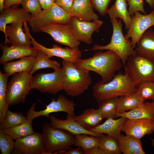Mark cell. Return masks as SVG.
Returning <instances> with one entry per match:
<instances>
[{"instance_id": "1", "label": "cell", "mask_w": 154, "mask_h": 154, "mask_svg": "<svg viewBox=\"0 0 154 154\" xmlns=\"http://www.w3.org/2000/svg\"><path fill=\"white\" fill-rule=\"evenodd\" d=\"M74 64L77 68L97 73L104 83L110 81L115 72L123 66L117 54L109 50L104 52L99 51L91 57L81 58Z\"/></svg>"}, {"instance_id": "2", "label": "cell", "mask_w": 154, "mask_h": 154, "mask_svg": "<svg viewBox=\"0 0 154 154\" xmlns=\"http://www.w3.org/2000/svg\"><path fill=\"white\" fill-rule=\"evenodd\" d=\"M137 88L125 73L119 72L107 83L101 81L95 83L92 87V95L99 104L107 99L134 93Z\"/></svg>"}, {"instance_id": "3", "label": "cell", "mask_w": 154, "mask_h": 154, "mask_svg": "<svg viewBox=\"0 0 154 154\" xmlns=\"http://www.w3.org/2000/svg\"><path fill=\"white\" fill-rule=\"evenodd\" d=\"M61 72L63 90L68 95L82 94L92 83L89 71L76 68L73 63L62 60Z\"/></svg>"}, {"instance_id": "4", "label": "cell", "mask_w": 154, "mask_h": 154, "mask_svg": "<svg viewBox=\"0 0 154 154\" xmlns=\"http://www.w3.org/2000/svg\"><path fill=\"white\" fill-rule=\"evenodd\" d=\"M113 27V34L110 43L105 45L95 44L90 49L85 50H110L116 54L124 66L128 58L136 53L132 47L131 40L123 35L122 20L110 19Z\"/></svg>"}, {"instance_id": "5", "label": "cell", "mask_w": 154, "mask_h": 154, "mask_svg": "<svg viewBox=\"0 0 154 154\" xmlns=\"http://www.w3.org/2000/svg\"><path fill=\"white\" fill-rule=\"evenodd\" d=\"M42 135L45 154H53L55 151L63 153L74 145V135L64 129L54 127L50 123H44Z\"/></svg>"}, {"instance_id": "6", "label": "cell", "mask_w": 154, "mask_h": 154, "mask_svg": "<svg viewBox=\"0 0 154 154\" xmlns=\"http://www.w3.org/2000/svg\"><path fill=\"white\" fill-rule=\"evenodd\" d=\"M124 66L125 73L137 87L144 82H154V61L136 53L129 57Z\"/></svg>"}, {"instance_id": "7", "label": "cell", "mask_w": 154, "mask_h": 154, "mask_svg": "<svg viewBox=\"0 0 154 154\" xmlns=\"http://www.w3.org/2000/svg\"><path fill=\"white\" fill-rule=\"evenodd\" d=\"M7 87V102L9 107L24 103L31 88L32 75L24 72L12 75Z\"/></svg>"}, {"instance_id": "8", "label": "cell", "mask_w": 154, "mask_h": 154, "mask_svg": "<svg viewBox=\"0 0 154 154\" xmlns=\"http://www.w3.org/2000/svg\"><path fill=\"white\" fill-rule=\"evenodd\" d=\"M36 104V103H33L27 112L26 117L27 119L33 120L41 116L49 118L50 113L58 112H66L67 116L72 118L75 116L74 110L76 104L74 101L67 99L62 95H59L56 100L52 98L51 102L44 110L35 111V109Z\"/></svg>"}, {"instance_id": "9", "label": "cell", "mask_w": 154, "mask_h": 154, "mask_svg": "<svg viewBox=\"0 0 154 154\" xmlns=\"http://www.w3.org/2000/svg\"><path fill=\"white\" fill-rule=\"evenodd\" d=\"M71 17L55 3L48 9H43L41 15L37 19L31 18L29 22L30 26L34 32H40L41 28L56 23L67 24Z\"/></svg>"}, {"instance_id": "10", "label": "cell", "mask_w": 154, "mask_h": 154, "mask_svg": "<svg viewBox=\"0 0 154 154\" xmlns=\"http://www.w3.org/2000/svg\"><path fill=\"white\" fill-rule=\"evenodd\" d=\"M61 69L50 73H39L33 76L31 89L53 95L63 90Z\"/></svg>"}, {"instance_id": "11", "label": "cell", "mask_w": 154, "mask_h": 154, "mask_svg": "<svg viewBox=\"0 0 154 154\" xmlns=\"http://www.w3.org/2000/svg\"><path fill=\"white\" fill-rule=\"evenodd\" d=\"M148 14H142L137 12L131 16V24L124 36L127 39L131 38L132 46L134 49L143 34L154 25V8Z\"/></svg>"}, {"instance_id": "12", "label": "cell", "mask_w": 154, "mask_h": 154, "mask_svg": "<svg viewBox=\"0 0 154 154\" xmlns=\"http://www.w3.org/2000/svg\"><path fill=\"white\" fill-rule=\"evenodd\" d=\"M31 39V43L34 47L37 50H41L51 58L53 56L62 58L63 60L73 63L76 62L81 58L82 53L78 47L71 48L66 47L62 48L57 45L53 44L51 48L46 47L37 42L30 33L29 28L27 25L23 28Z\"/></svg>"}, {"instance_id": "13", "label": "cell", "mask_w": 154, "mask_h": 154, "mask_svg": "<svg viewBox=\"0 0 154 154\" xmlns=\"http://www.w3.org/2000/svg\"><path fill=\"white\" fill-rule=\"evenodd\" d=\"M103 23L99 19L86 21L71 16L68 24L77 40L90 44L92 42V34L94 32L99 31Z\"/></svg>"}, {"instance_id": "14", "label": "cell", "mask_w": 154, "mask_h": 154, "mask_svg": "<svg viewBox=\"0 0 154 154\" xmlns=\"http://www.w3.org/2000/svg\"><path fill=\"white\" fill-rule=\"evenodd\" d=\"M40 31L48 34L56 42L70 47H78L80 44L74 36L68 24L48 25L41 28Z\"/></svg>"}, {"instance_id": "15", "label": "cell", "mask_w": 154, "mask_h": 154, "mask_svg": "<svg viewBox=\"0 0 154 154\" xmlns=\"http://www.w3.org/2000/svg\"><path fill=\"white\" fill-rule=\"evenodd\" d=\"M12 153L45 154L42 134L35 132L26 137L15 140Z\"/></svg>"}, {"instance_id": "16", "label": "cell", "mask_w": 154, "mask_h": 154, "mask_svg": "<svg viewBox=\"0 0 154 154\" xmlns=\"http://www.w3.org/2000/svg\"><path fill=\"white\" fill-rule=\"evenodd\" d=\"M122 131L126 135L141 139L154 131V120L149 119H127L122 127Z\"/></svg>"}, {"instance_id": "17", "label": "cell", "mask_w": 154, "mask_h": 154, "mask_svg": "<svg viewBox=\"0 0 154 154\" xmlns=\"http://www.w3.org/2000/svg\"><path fill=\"white\" fill-rule=\"evenodd\" d=\"M19 5H13L4 9L0 15V31L4 34L7 24L16 23L20 21L29 22L32 17L30 13L23 8L18 7Z\"/></svg>"}, {"instance_id": "18", "label": "cell", "mask_w": 154, "mask_h": 154, "mask_svg": "<svg viewBox=\"0 0 154 154\" xmlns=\"http://www.w3.org/2000/svg\"><path fill=\"white\" fill-rule=\"evenodd\" d=\"M2 54L0 58V63L3 64L13 60L30 56H36L38 50L30 46L12 45L8 46L2 43L0 44Z\"/></svg>"}, {"instance_id": "19", "label": "cell", "mask_w": 154, "mask_h": 154, "mask_svg": "<svg viewBox=\"0 0 154 154\" xmlns=\"http://www.w3.org/2000/svg\"><path fill=\"white\" fill-rule=\"evenodd\" d=\"M24 22H20L7 25L5 29V44L29 46L31 39L22 28Z\"/></svg>"}, {"instance_id": "20", "label": "cell", "mask_w": 154, "mask_h": 154, "mask_svg": "<svg viewBox=\"0 0 154 154\" xmlns=\"http://www.w3.org/2000/svg\"><path fill=\"white\" fill-rule=\"evenodd\" d=\"M49 118L50 123L55 128L66 130L74 135L81 134H86L99 137L101 134H97L86 129L73 118L67 116L66 118L62 120L56 117L54 115L50 116Z\"/></svg>"}, {"instance_id": "21", "label": "cell", "mask_w": 154, "mask_h": 154, "mask_svg": "<svg viewBox=\"0 0 154 154\" xmlns=\"http://www.w3.org/2000/svg\"><path fill=\"white\" fill-rule=\"evenodd\" d=\"M90 0H74L70 11L71 16L82 21H92L98 19Z\"/></svg>"}, {"instance_id": "22", "label": "cell", "mask_w": 154, "mask_h": 154, "mask_svg": "<svg viewBox=\"0 0 154 154\" xmlns=\"http://www.w3.org/2000/svg\"><path fill=\"white\" fill-rule=\"evenodd\" d=\"M127 119L123 117L116 119H107L102 123L89 130L97 134H106L117 138L122 131L123 125Z\"/></svg>"}, {"instance_id": "23", "label": "cell", "mask_w": 154, "mask_h": 154, "mask_svg": "<svg viewBox=\"0 0 154 154\" xmlns=\"http://www.w3.org/2000/svg\"><path fill=\"white\" fill-rule=\"evenodd\" d=\"M128 119H149L154 120V101L143 102L135 108L123 113H117L116 117Z\"/></svg>"}, {"instance_id": "24", "label": "cell", "mask_w": 154, "mask_h": 154, "mask_svg": "<svg viewBox=\"0 0 154 154\" xmlns=\"http://www.w3.org/2000/svg\"><path fill=\"white\" fill-rule=\"evenodd\" d=\"M135 49L136 53L149 60L154 61V31L147 29L141 37Z\"/></svg>"}, {"instance_id": "25", "label": "cell", "mask_w": 154, "mask_h": 154, "mask_svg": "<svg viewBox=\"0 0 154 154\" xmlns=\"http://www.w3.org/2000/svg\"><path fill=\"white\" fill-rule=\"evenodd\" d=\"M104 118L98 108L86 109L81 115L75 116L73 118L84 128L88 130L100 124Z\"/></svg>"}, {"instance_id": "26", "label": "cell", "mask_w": 154, "mask_h": 154, "mask_svg": "<svg viewBox=\"0 0 154 154\" xmlns=\"http://www.w3.org/2000/svg\"><path fill=\"white\" fill-rule=\"evenodd\" d=\"M35 56H28L16 61L3 64V68L4 73L9 76L16 73L30 72L35 63Z\"/></svg>"}, {"instance_id": "27", "label": "cell", "mask_w": 154, "mask_h": 154, "mask_svg": "<svg viewBox=\"0 0 154 154\" xmlns=\"http://www.w3.org/2000/svg\"><path fill=\"white\" fill-rule=\"evenodd\" d=\"M117 139L120 151L124 154H145L140 139L120 133Z\"/></svg>"}, {"instance_id": "28", "label": "cell", "mask_w": 154, "mask_h": 154, "mask_svg": "<svg viewBox=\"0 0 154 154\" xmlns=\"http://www.w3.org/2000/svg\"><path fill=\"white\" fill-rule=\"evenodd\" d=\"M126 0H116L114 4L109 9L107 13L110 19L119 18L124 22L125 28L128 30L131 24L132 18L127 9Z\"/></svg>"}, {"instance_id": "29", "label": "cell", "mask_w": 154, "mask_h": 154, "mask_svg": "<svg viewBox=\"0 0 154 154\" xmlns=\"http://www.w3.org/2000/svg\"><path fill=\"white\" fill-rule=\"evenodd\" d=\"M38 50L35 63L30 72L31 74L32 75L37 70L43 68H51L54 70L61 69L60 64L58 62L51 60L46 53L41 50Z\"/></svg>"}, {"instance_id": "30", "label": "cell", "mask_w": 154, "mask_h": 154, "mask_svg": "<svg viewBox=\"0 0 154 154\" xmlns=\"http://www.w3.org/2000/svg\"><path fill=\"white\" fill-rule=\"evenodd\" d=\"M32 121V120L28 119L21 124L2 130L15 140L23 138L35 132L33 127Z\"/></svg>"}, {"instance_id": "31", "label": "cell", "mask_w": 154, "mask_h": 154, "mask_svg": "<svg viewBox=\"0 0 154 154\" xmlns=\"http://www.w3.org/2000/svg\"><path fill=\"white\" fill-rule=\"evenodd\" d=\"M143 102L139 98L136 92L132 94L119 97L117 113H120L131 110Z\"/></svg>"}, {"instance_id": "32", "label": "cell", "mask_w": 154, "mask_h": 154, "mask_svg": "<svg viewBox=\"0 0 154 154\" xmlns=\"http://www.w3.org/2000/svg\"><path fill=\"white\" fill-rule=\"evenodd\" d=\"M9 77L0 71V123L5 118L8 110L7 87Z\"/></svg>"}, {"instance_id": "33", "label": "cell", "mask_w": 154, "mask_h": 154, "mask_svg": "<svg viewBox=\"0 0 154 154\" xmlns=\"http://www.w3.org/2000/svg\"><path fill=\"white\" fill-rule=\"evenodd\" d=\"M74 145L80 147L85 153L96 147L98 146V137L86 134L74 135Z\"/></svg>"}, {"instance_id": "34", "label": "cell", "mask_w": 154, "mask_h": 154, "mask_svg": "<svg viewBox=\"0 0 154 154\" xmlns=\"http://www.w3.org/2000/svg\"><path fill=\"white\" fill-rule=\"evenodd\" d=\"M98 137V146L107 154H120L118 142L117 139L108 135L101 134Z\"/></svg>"}, {"instance_id": "35", "label": "cell", "mask_w": 154, "mask_h": 154, "mask_svg": "<svg viewBox=\"0 0 154 154\" xmlns=\"http://www.w3.org/2000/svg\"><path fill=\"white\" fill-rule=\"evenodd\" d=\"M119 97L107 99L99 104L98 109L104 118L115 119L117 113V108Z\"/></svg>"}, {"instance_id": "36", "label": "cell", "mask_w": 154, "mask_h": 154, "mask_svg": "<svg viewBox=\"0 0 154 154\" xmlns=\"http://www.w3.org/2000/svg\"><path fill=\"white\" fill-rule=\"evenodd\" d=\"M28 119L20 112H15L8 110L5 117L0 123V129L3 130L21 124Z\"/></svg>"}, {"instance_id": "37", "label": "cell", "mask_w": 154, "mask_h": 154, "mask_svg": "<svg viewBox=\"0 0 154 154\" xmlns=\"http://www.w3.org/2000/svg\"><path fill=\"white\" fill-rule=\"evenodd\" d=\"M136 93L143 101L147 99L154 101V82L143 83L137 86Z\"/></svg>"}, {"instance_id": "38", "label": "cell", "mask_w": 154, "mask_h": 154, "mask_svg": "<svg viewBox=\"0 0 154 154\" xmlns=\"http://www.w3.org/2000/svg\"><path fill=\"white\" fill-rule=\"evenodd\" d=\"M15 146V141L9 135L0 129V150L1 154H10Z\"/></svg>"}, {"instance_id": "39", "label": "cell", "mask_w": 154, "mask_h": 154, "mask_svg": "<svg viewBox=\"0 0 154 154\" xmlns=\"http://www.w3.org/2000/svg\"><path fill=\"white\" fill-rule=\"evenodd\" d=\"M21 5L23 8L31 13L32 18H38L42 13V10L39 0H23Z\"/></svg>"}, {"instance_id": "40", "label": "cell", "mask_w": 154, "mask_h": 154, "mask_svg": "<svg viewBox=\"0 0 154 154\" xmlns=\"http://www.w3.org/2000/svg\"><path fill=\"white\" fill-rule=\"evenodd\" d=\"M129 5L128 12L131 16L137 12H141L144 14H146L144 6V2L143 0H126Z\"/></svg>"}, {"instance_id": "41", "label": "cell", "mask_w": 154, "mask_h": 154, "mask_svg": "<svg viewBox=\"0 0 154 154\" xmlns=\"http://www.w3.org/2000/svg\"><path fill=\"white\" fill-rule=\"evenodd\" d=\"M94 9L102 16L107 13L108 7L112 0H90Z\"/></svg>"}, {"instance_id": "42", "label": "cell", "mask_w": 154, "mask_h": 154, "mask_svg": "<svg viewBox=\"0 0 154 154\" xmlns=\"http://www.w3.org/2000/svg\"><path fill=\"white\" fill-rule=\"evenodd\" d=\"M74 0H54V3L65 11L70 14Z\"/></svg>"}, {"instance_id": "43", "label": "cell", "mask_w": 154, "mask_h": 154, "mask_svg": "<svg viewBox=\"0 0 154 154\" xmlns=\"http://www.w3.org/2000/svg\"><path fill=\"white\" fill-rule=\"evenodd\" d=\"M23 0H4L3 2L4 9L8 8L16 5L21 4Z\"/></svg>"}, {"instance_id": "44", "label": "cell", "mask_w": 154, "mask_h": 154, "mask_svg": "<svg viewBox=\"0 0 154 154\" xmlns=\"http://www.w3.org/2000/svg\"><path fill=\"white\" fill-rule=\"evenodd\" d=\"M41 8L46 9L51 7L54 3V0H39Z\"/></svg>"}, {"instance_id": "45", "label": "cell", "mask_w": 154, "mask_h": 154, "mask_svg": "<svg viewBox=\"0 0 154 154\" xmlns=\"http://www.w3.org/2000/svg\"><path fill=\"white\" fill-rule=\"evenodd\" d=\"M62 154H84V152L80 147H78L76 148H72L71 147L68 149Z\"/></svg>"}, {"instance_id": "46", "label": "cell", "mask_w": 154, "mask_h": 154, "mask_svg": "<svg viewBox=\"0 0 154 154\" xmlns=\"http://www.w3.org/2000/svg\"><path fill=\"white\" fill-rule=\"evenodd\" d=\"M85 154H107L104 150L99 146L93 148L86 152Z\"/></svg>"}, {"instance_id": "47", "label": "cell", "mask_w": 154, "mask_h": 154, "mask_svg": "<svg viewBox=\"0 0 154 154\" xmlns=\"http://www.w3.org/2000/svg\"><path fill=\"white\" fill-rule=\"evenodd\" d=\"M150 7L152 9H153L154 8V2L153 0H145Z\"/></svg>"}, {"instance_id": "48", "label": "cell", "mask_w": 154, "mask_h": 154, "mask_svg": "<svg viewBox=\"0 0 154 154\" xmlns=\"http://www.w3.org/2000/svg\"><path fill=\"white\" fill-rule=\"evenodd\" d=\"M4 0H0V11L1 12L4 9L3 2Z\"/></svg>"}, {"instance_id": "49", "label": "cell", "mask_w": 154, "mask_h": 154, "mask_svg": "<svg viewBox=\"0 0 154 154\" xmlns=\"http://www.w3.org/2000/svg\"><path fill=\"white\" fill-rule=\"evenodd\" d=\"M150 139L151 141L152 145L153 147L154 148V138H151Z\"/></svg>"}, {"instance_id": "50", "label": "cell", "mask_w": 154, "mask_h": 154, "mask_svg": "<svg viewBox=\"0 0 154 154\" xmlns=\"http://www.w3.org/2000/svg\"><path fill=\"white\" fill-rule=\"evenodd\" d=\"M153 1L154 2V0H153Z\"/></svg>"}]
</instances>
